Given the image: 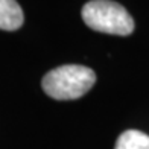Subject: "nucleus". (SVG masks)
Listing matches in <instances>:
<instances>
[{
	"mask_svg": "<svg viewBox=\"0 0 149 149\" xmlns=\"http://www.w3.org/2000/svg\"><path fill=\"white\" fill-rule=\"evenodd\" d=\"M96 82V73L90 67L65 64L50 70L41 81L43 91L56 100H73L82 97Z\"/></svg>",
	"mask_w": 149,
	"mask_h": 149,
	"instance_id": "obj_1",
	"label": "nucleus"
},
{
	"mask_svg": "<svg viewBox=\"0 0 149 149\" xmlns=\"http://www.w3.org/2000/svg\"><path fill=\"white\" fill-rule=\"evenodd\" d=\"M81 14L84 23L97 32L125 37L134 31V20L130 12L113 0H90L84 5Z\"/></svg>",
	"mask_w": 149,
	"mask_h": 149,
	"instance_id": "obj_2",
	"label": "nucleus"
},
{
	"mask_svg": "<svg viewBox=\"0 0 149 149\" xmlns=\"http://www.w3.org/2000/svg\"><path fill=\"white\" fill-rule=\"evenodd\" d=\"M24 15L17 0H0V29L17 31L23 26Z\"/></svg>",
	"mask_w": 149,
	"mask_h": 149,
	"instance_id": "obj_3",
	"label": "nucleus"
},
{
	"mask_svg": "<svg viewBox=\"0 0 149 149\" xmlns=\"http://www.w3.org/2000/svg\"><path fill=\"white\" fill-rule=\"evenodd\" d=\"M114 149H149V135L137 130H128L119 135Z\"/></svg>",
	"mask_w": 149,
	"mask_h": 149,
	"instance_id": "obj_4",
	"label": "nucleus"
}]
</instances>
